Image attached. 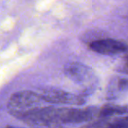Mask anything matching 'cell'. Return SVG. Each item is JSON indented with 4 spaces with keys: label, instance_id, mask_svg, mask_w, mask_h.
I'll list each match as a JSON object with an SVG mask.
<instances>
[{
    "label": "cell",
    "instance_id": "30bf717a",
    "mask_svg": "<svg viewBox=\"0 0 128 128\" xmlns=\"http://www.w3.org/2000/svg\"><path fill=\"white\" fill-rule=\"evenodd\" d=\"M126 72L128 73V62H127V64H126Z\"/></svg>",
    "mask_w": 128,
    "mask_h": 128
},
{
    "label": "cell",
    "instance_id": "ba28073f",
    "mask_svg": "<svg viewBox=\"0 0 128 128\" xmlns=\"http://www.w3.org/2000/svg\"><path fill=\"white\" fill-rule=\"evenodd\" d=\"M111 118H98L97 120L90 122L88 125L83 126L82 128H105L107 124Z\"/></svg>",
    "mask_w": 128,
    "mask_h": 128
},
{
    "label": "cell",
    "instance_id": "8992f818",
    "mask_svg": "<svg viewBox=\"0 0 128 128\" xmlns=\"http://www.w3.org/2000/svg\"><path fill=\"white\" fill-rule=\"evenodd\" d=\"M128 91V78H118L112 81L109 86L108 95L111 97L118 96L119 93L125 92Z\"/></svg>",
    "mask_w": 128,
    "mask_h": 128
},
{
    "label": "cell",
    "instance_id": "7a4b0ae2",
    "mask_svg": "<svg viewBox=\"0 0 128 128\" xmlns=\"http://www.w3.org/2000/svg\"><path fill=\"white\" fill-rule=\"evenodd\" d=\"M65 74L77 84L83 87V95L94 91L97 84V78L94 72L80 63H70L65 67Z\"/></svg>",
    "mask_w": 128,
    "mask_h": 128
},
{
    "label": "cell",
    "instance_id": "52a82bcc",
    "mask_svg": "<svg viewBox=\"0 0 128 128\" xmlns=\"http://www.w3.org/2000/svg\"><path fill=\"white\" fill-rule=\"evenodd\" d=\"M105 128H128V115L111 120Z\"/></svg>",
    "mask_w": 128,
    "mask_h": 128
},
{
    "label": "cell",
    "instance_id": "9c48e42d",
    "mask_svg": "<svg viewBox=\"0 0 128 128\" xmlns=\"http://www.w3.org/2000/svg\"><path fill=\"white\" fill-rule=\"evenodd\" d=\"M5 128H20V127H14V126H6Z\"/></svg>",
    "mask_w": 128,
    "mask_h": 128
},
{
    "label": "cell",
    "instance_id": "6da1fadb",
    "mask_svg": "<svg viewBox=\"0 0 128 128\" xmlns=\"http://www.w3.org/2000/svg\"><path fill=\"white\" fill-rule=\"evenodd\" d=\"M46 102L40 94L32 91H20L12 95L7 104L10 114L22 120L24 117L39 108L43 107Z\"/></svg>",
    "mask_w": 128,
    "mask_h": 128
},
{
    "label": "cell",
    "instance_id": "277c9868",
    "mask_svg": "<svg viewBox=\"0 0 128 128\" xmlns=\"http://www.w3.org/2000/svg\"><path fill=\"white\" fill-rule=\"evenodd\" d=\"M90 49L91 51L103 55H116L126 51V46L121 41L111 38L98 39L90 44Z\"/></svg>",
    "mask_w": 128,
    "mask_h": 128
},
{
    "label": "cell",
    "instance_id": "5b68a950",
    "mask_svg": "<svg viewBox=\"0 0 128 128\" xmlns=\"http://www.w3.org/2000/svg\"><path fill=\"white\" fill-rule=\"evenodd\" d=\"M128 113L127 106L119 104H106L99 109L98 117L103 118H111L114 116H124Z\"/></svg>",
    "mask_w": 128,
    "mask_h": 128
},
{
    "label": "cell",
    "instance_id": "3957f363",
    "mask_svg": "<svg viewBox=\"0 0 128 128\" xmlns=\"http://www.w3.org/2000/svg\"><path fill=\"white\" fill-rule=\"evenodd\" d=\"M39 94L45 102L51 104L82 106L86 102L85 96L82 94H74L60 89H44Z\"/></svg>",
    "mask_w": 128,
    "mask_h": 128
}]
</instances>
